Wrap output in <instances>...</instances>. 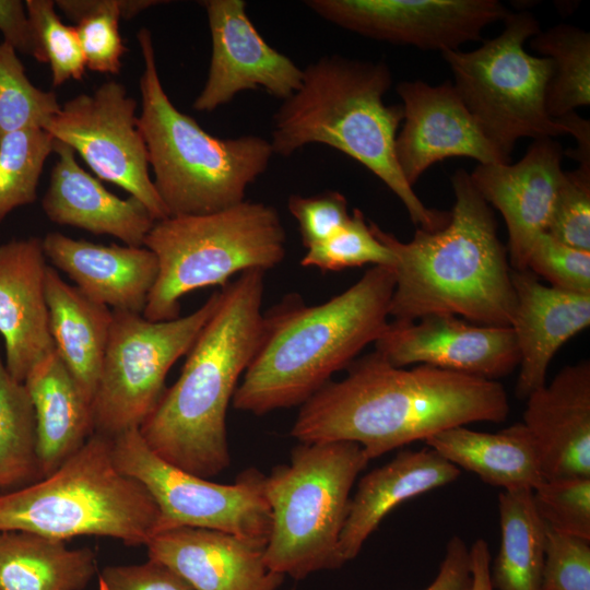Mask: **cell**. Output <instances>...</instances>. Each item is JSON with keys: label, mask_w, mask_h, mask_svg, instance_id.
I'll return each instance as SVG.
<instances>
[{"label": "cell", "mask_w": 590, "mask_h": 590, "mask_svg": "<svg viewBox=\"0 0 590 590\" xmlns=\"http://www.w3.org/2000/svg\"><path fill=\"white\" fill-rule=\"evenodd\" d=\"M461 470L429 447L400 451L365 474L351 497L340 535L343 565L354 559L382 519L398 505L456 481Z\"/></svg>", "instance_id": "obj_25"}, {"label": "cell", "mask_w": 590, "mask_h": 590, "mask_svg": "<svg viewBox=\"0 0 590 590\" xmlns=\"http://www.w3.org/2000/svg\"><path fill=\"white\" fill-rule=\"evenodd\" d=\"M527 270L544 278L552 287L590 295V251L565 245L546 232L535 238Z\"/></svg>", "instance_id": "obj_39"}, {"label": "cell", "mask_w": 590, "mask_h": 590, "mask_svg": "<svg viewBox=\"0 0 590 590\" xmlns=\"http://www.w3.org/2000/svg\"><path fill=\"white\" fill-rule=\"evenodd\" d=\"M98 590H194L162 563L106 566L98 574Z\"/></svg>", "instance_id": "obj_43"}, {"label": "cell", "mask_w": 590, "mask_h": 590, "mask_svg": "<svg viewBox=\"0 0 590 590\" xmlns=\"http://www.w3.org/2000/svg\"><path fill=\"white\" fill-rule=\"evenodd\" d=\"M113 455L118 469L142 483L154 498L161 512L158 531L203 528L268 542L271 509L266 475L259 470L240 472L233 484L209 481L161 459L139 429L113 437Z\"/></svg>", "instance_id": "obj_12"}, {"label": "cell", "mask_w": 590, "mask_h": 590, "mask_svg": "<svg viewBox=\"0 0 590 590\" xmlns=\"http://www.w3.org/2000/svg\"><path fill=\"white\" fill-rule=\"evenodd\" d=\"M394 284L392 268L374 266L326 303L307 306L290 296L263 314L261 339L233 406L263 415L304 404L380 337Z\"/></svg>", "instance_id": "obj_3"}, {"label": "cell", "mask_w": 590, "mask_h": 590, "mask_svg": "<svg viewBox=\"0 0 590 590\" xmlns=\"http://www.w3.org/2000/svg\"><path fill=\"white\" fill-rule=\"evenodd\" d=\"M46 259L92 302L142 314L158 273L157 258L144 246L94 244L52 232L43 238Z\"/></svg>", "instance_id": "obj_22"}, {"label": "cell", "mask_w": 590, "mask_h": 590, "mask_svg": "<svg viewBox=\"0 0 590 590\" xmlns=\"http://www.w3.org/2000/svg\"><path fill=\"white\" fill-rule=\"evenodd\" d=\"M138 40L144 62L138 128L168 215L209 214L245 201L274 155L270 141L252 134L221 139L203 130L165 93L151 32L142 27Z\"/></svg>", "instance_id": "obj_6"}, {"label": "cell", "mask_w": 590, "mask_h": 590, "mask_svg": "<svg viewBox=\"0 0 590 590\" xmlns=\"http://www.w3.org/2000/svg\"><path fill=\"white\" fill-rule=\"evenodd\" d=\"M25 7L35 42L33 57L49 63L52 85L59 86L70 79L81 80L86 64L76 31L61 21L55 1L26 0Z\"/></svg>", "instance_id": "obj_36"}, {"label": "cell", "mask_w": 590, "mask_h": 590, "mask_svg": "<svg viewBox=\"0 0 590 590\" xmlns=\"http://www.w3.org/2000/svg\"><path fill=\"white\" fill-rule=\"evenodd\" d=\"M97 574L95 552L40 534L0 531V590H83Z\"/></svg>", "instance_id": "obj_29"}, {"label": "cell", "mask_w": 590, "mask_h": 590, "mask_svg": "<svg viewBox=\"0 0 590 590\" xmlns=\"http://www.w3.org/2000/svg\"><path fill=\"white\" fill-rule=\"evenodd\" d=\"M160 0H57L55 4L71 21L90 70L117 74L127 51L119 33V20H129Z\"/></svg>", "instance_id": "obj_33"}, {"label": "cell", "mask_w": 590, "mask_h": 590, "mask_svg": "<svg viewBox=\"0 0 590 590\" xmlns=\"http://www.w3.org/2000/svg\"><path fill=\"white\" fill-rule=\"evenodd\" d=\"M264 273L249 270L222 287L180 376L139 427L156 456L204 479L231 463L226 413L261 339Z\"/></svg>", "instance_id": "obj_2"}, {"label": "cell", "mask_w": 590, "mask_h": 590, "mask_svg": "<svg viewBox=\"0 0 590 590\" xmlns=\"http://www.w3.org/2000/svg\"><path fill=\"white\" fill-rule=\"evenodd\" d=\"M471 590H494L491 581V553L484 539H477L469 548Z\"/></svg>", "instance_id": "obj_47"}, {"label": "cell", "mask_w": 590, "mask_h": 590, "mask_svg": "<svg viewBox=\"0 0 590 590\" xmlns=\"http://www.w3.org/2000/svg\"><path fill=\"white\" fill-rule=\"evenodd\" d=\"M392 251L373 234L363 212L353 209L350 220L327 240L307 249L303 267L339 271L364 264L394 266Z\"/></svg>", "instance_id": "obj_37"}, {"label": "cell", "mask_w": 590, "mask_h": 590, "mask_svg": "<svg viewBox=\"0 0 590 590\" xmlns=\"http://www.w3.org/2000/svg\"><path fill=\"white\" fill-rule=\"evenodd\" d=\"M391 365L418 364L495 380L519 366L510 327L470 322L449 314L389 321L374 343Z\"/></svg>", "instance_id": "obj_15"}, {"label": "cell", "mask_w": 590, "mask_h": 590, "mask_svg": "<svg viewBox=\"0 0 590 590\" xmlns=\"http://www.w3.org/2000/svg\"><path fill=\"white\" fill-rule=\"evenodd\" d=\"M292 590H295V589H292Z\"/></svg>", "instance_id": "obj_48"}, {"label": "cell", "mask_w": 590, "mask_h": 590, "mask_svg": "<svg viewBox=\"0 0 590 590\" xmlns=\"http://www.w3.org/2000/svg\"><path fill=\"white\" fill-rule=\"evenodd\" d=\"M526 400L522 423L544 480L590 477V363L565 366Z\"/></svg>", "instance_id": "obj_21"}, {"label": "cell", "mask_w": 590, "mask_h": 590, "mask_svg": "<svg viewBox=\"0 0 590 590\" xmlns=\"http://www.w3.org/2000/svg\"><path fill=\"white\" fill-rule=\"evenodd\" d=\"M47 267L40 238L0 245V335L5 367L20 382L56 351L45 294Z\"/></svg>", "instance_id": "obj_20"}, {"label": "cell", "mask_w": 590, "mask_h": 590, "mask_svg": "<svg viewBox=\"0 0 590 590\" xmlns=\"http://www.w3.org/2000/svg\"><path fill=\"white\" fill-rule=\"evenodd\" d=\"M137 102L117 81L66 102L46 127L68 144L96 176L140 200L155 221L168 217L149 174V155L138 128Z\"/></svg>", "instance_id": "obj_13"}, {"label": "cell", "mask_w": 590, "mask_h": 590, "mask_svg": "<svg viewBox=\"0 0 590 590\" xmlns=\"http://www.w3.org/2000/svg\"><path fill=\"white\" fill-rule=\"evenodd\" d=\"M424 590H471L469 548L460 536L449 539L439 570Z\"/></svg>", "instance_id": "obj_44"}, {"label": "cell", "mask_w": 590, "mask_h": 590, "mask_svg": "<svg viewBox=\"0 0 590 590\" xmlns=\"http://www.w3.org/2000/svg\"><path fill=\"white\" fill-rule=\"evenodd\" d=\"M540 590H590V540L546 526Z\"/></svg>", "instance_id": "obj_41"}, {"label": "cell", "mask_w": 590, "mask_h": 590, "mask_svg": "<svg viewBox=\"0 0 590 590\" xmlns=\"http://www.w3.org/2000/svg\"><path fill=\"white\" fill-rule=\"evenodd\" d=\"M57 161L42 200L46 216L59 225L110 235L127 246L141 247L156 222L137 198L120 199L84 170L71 146L55 140Z\"/></svg>", "instance_id": "obj_24"}, {"label": "cell", "mask_w": 590, "mask_h": 590, "mask_svg": "<svg viewBox=\"0 0 590 590\" xmlns=\"http://www.w3.org/2000/svg\"><path fill=\"white\" fill-rule=\"evenodd\" d=\"M0 32L15 51L34 56L35 42L25 1L0 0Z\"/></svg>", "instance_id": "obj_45"}, {"label": "cell", "mask_w": 590, "mask_h": 590, "mask_svg": "<svg viewBox=\"0 0 590 590\" xmlns=\"http://www.w3.org/2000/svg\"><path fill=\"white\" fill-rule=\"evenodd\" d=\"M532 495L548 528L590 540V477L544 480Z\"/></svg>", "instance_id": "obj_38"}, {"label": "cell", "mask_w": 590, "mask_h": 590, "mask_svg": "<svg viewBox=\"0 0 590 590\" xmlns=\"http://www.w3.org/2000/svg\"><path fill=\"white\" fill-rule=\"evenodd\" d=\"M286 233L276 209L243 201L202 215L156 221L143 246L154 252L158 273L142 316L151 321L179 317L180 299L249 270L267 271L286 252Z\"/></svg>", "instance_id": "obj_8"}, {"label": "cell", "mask_w": 590, "mask_h": 590, "mask_svg": "<svg viewBox=\"0 0 590 590\" xmlns=\"http://www.w3.org/2000/svg\"><path fill=\"white\" fill-rule=\"evenodd\" d=\"M546 233L565 245L590 251V169L565 172Z\"/></svg>", "instance_id": "obj_40"}, {"label": "cell", "mask_w": 590, "mask_h": 590, "mask_svg": "<svg viewBox=\"0 0 590 590\" xmlns=\"http://www.w3.org/2000/svg\"><path fill=\"white\" fill-rule=\"evenodd\" d=\"M160 519L145 486L116 465L113 438L98 433L49 475L0 492V531L61 541L98 535L139 546L158 531Z\"/></svg>", "instance_id": "obj_7"}, {"label": "cell", "mask_w": 590, "mask_h": 590, "mask_svg": "<svg viewBox=\"0 0 590 590\" xmlns=\"http://www.w3.org/2000/svg\"><path fill=\"white\" fill-rule=\"evenodd\" d=\"M45 294L55 350L92 403L101 374L113 310L85 297L48 266Z\"/></svg>", "instance_id": "obj_28"}, {"label": "cell", "mask_w": 590, "mask_h": 590, "mask_svg": "<svg viewBox=\"0 0 590 590\" xmlns=\"http://www.w3.org/2000/svg\"><path fill=\"white\" fill-rule=\"evenodd\" d=\"M287 206L298 223L302 243L307 249L327 240L351 217L347 201L339 191L293 194L288 198Z\"/></svg>", "instance_id": "obj_42"}, {"label": "cell", "mask_w": 590, "mask_h": 590, "mask_svg": "<svg viewBox=\"0 0 590 590\" xmlns=\"http://www.w3.org/2000/svg\"><path fill=\"white\" fill-rule=\"evenodd\" d=\"M368 462L356 442H299L288 464L266 475L271 529L264 562L270 570L303 579L343 566L339 541L350 494Z\"/></svg>", "instance_id": "obj_9"}, {"label": "cell", "mask_w": 590, "mask_h": 590, "mask_svg": "<svg viewBox=\"0 0 590 590\" xmlns=\"http://www.w3.org/2000/svg\"><path fill=\"white\" fill-rule=\"evenodd\" d=\"M563 154L560 144L553 138L539 139L519 162L479 164L470 174L481 197L505 220L512 270H527L535 238L546 232L565 176Z\"/></svg>", "instance_id": "obj_18"}, {"label": "cell", "mask_w": 590, "mask_h": 590, "mask_svg": "<svg viewBox=\"0 0 590 590\" xmlns=\"http://www.w3.org/2000/svg\"><path fill=\"white\" fill-rule=\"evenodd\" d=\"M60 108L57 95L36 87L16 51L0 43V139L22 129H46Z\"/></svg>", "instance_id": "obj_35"}, {"label": "cell", "mask_w": 590, "mask_h": 590, "mask_svg": "<svg viewBox=\"0 0 590 590\" xmlns=\"http://www.w3.org/2000/svg\"><path fill=\"white\" fill-rule=\"evenodd\" d=\"M397 93L402 101L403 126L396 137L394 153L410 186L447 157L465 156L480 164L510 163L484 135L450 81L439 85L403 81L397 85Z\"/></svg>", "instance_id": "obj_17"}, {"label": "cell", "mask_w": 590, "mask_h": 590, "mask_svg": "<svg viewBox=\"0 0 590 590\" xmlns=\"http://www.w3.org/2000/svg\"><path fill=\"white\" fill-rule=\"evenodd\" d=\"M391 84V72L382 61L320 57L303 70L300 87L273 115L270 144L283 157L315 143L339 150L377 176L400 199L415 225L438 231L449 222L450 212L427 208L396 160L403 109L384 102Z\"/></svg>", "instance_id": "obj_5"}, {"label": "cell", "mask_w": 590, "mask_h": 590, "mask_svg": "<svg viewBox=\"0 0 590 590\" xmlns=\"http://www.w3.org/2000/svg\"><path fill=\"white\" fill-rule=\"evenodd\" d=\"M145 546L149 559L164 564L194 590H278L284 580L268 568L262 540L175 527L156 532Z\"/></svg>", "instance_id": "obj_19"}, {"label": "cell", "mask_w": 590, "mask_h": 590, "mask_svg": "<svg viewBox=\"0 0 590 590\" xmlns=\"http://www.w3.org/2000/svg\"><path fill=\"white\" fill-rule=\"evenodd\" d=\"M219 300L220 291L190 315L166 321L113 310L92 401L94 433L113 438L139 429L163 396L169 369L189 352Z\"/></svg>", "instance_id": "obj_11"}, {"label": "cell", "mask_w": 590, "mask_h": 590, "mask_svg": "<svg viewBox=\"0 0 590 590\" xmlns=\"http://www.w3.org/2000/svg\"><path fill=\"white\" fill-rule=\"evenodd\" d=\"M304 4L341 28L424 50H458L510 12L497 0H307Z\"/></svg>", "instance_id": "obj_14"}, {"label": "cell", "mask_w": 590, "mask_h": 590, "mask_svg": "<svg viewBox=\"0 0 590 590\" xmlns=\"http://www.w3.org/2000/svg\"><path fill=\"white\" fill-rule=\"evenodd\" d=\"M54 137L42 128H27L0 139V223L15 209L33 203Z\"/></svg>", "instance_id": "obj_34"}, {"label": "cell", "mask_w": 590, "mask_h": 590, "mask_svg": "<svg viewBox=\"0 0 590 590\" xmlns=\"http://www.w3.org/2000/svg\"><path fill=\"white\" fill-rule=\"evenodd\" d=\"M451 182L455 204L441 229L417 228L412 240L403 243L369 223L396 259L389 318L414 321L449 314L477 324L509 327L516 295L493 211L467 170L458 169Z\"/></svg>", "instance_id": "obj_4"}, {"label": "cell", "mask_w": 590, "mask_h": 590, "mask_svg": "<svg viewBox=\"0 0 590 590\" xmlns=\"http://www.w3.org/2000/svg\"><path fill=\"white\" fill-rule=\"evenodd\" d=\"M346 369L300 405L292 437L356 442L371 460L445 429L502 423L509 414L507 392L496 380L428 365L396 367L376 351Z\"/></svg>", "instance_id": "obj_1"}, {"label": "cell", "mask_w": 590, "mask_h": 590, "mask_svg": "<svg viewBox=\"0 0 590 590\" xmlns=\"http://www.w3.org/2000/svg\"><path fill=\"white\" fill-rule=\"evenodd\" d=\"M212 42L208 78L192 107L213 111L238 93L262 87L286 99L302 84L303 70L271 47L247 15L244 0H206Z\"/></svg>", "instance_id": "obj_16"}, {"label": "cell", "mask_w": 590, "mask_h": 590, "mask_svg": "<svg viewBox=\"0 0 590 590\" xmlns=\"http://www.w3.org/2000/svg\"><path fill=\"white\" fill-rule=\"evenodd\" d=\"M42 479L34 408L24 382L10 375L0 353V492Z\"/></svg>", "instance_id": "obj_31"}, {"label": "cell", "mask_w": 590, "mask_h": 590, "mask_svg": "<svg viewBox=\"0 0 590 590\" xmlns=\"http://www.w3.org/2000/svg\"><path fill=\"white\" fill-rule=\"evenodd\" d=\"M532 49L553 61L545 107L557 119L590 104V34L559 24L531 37Z\"/></svg>", "instance_id": "obj_32"}, {"label": "cell", "mask_w": 590, "mask_h": 590, "mask_svg": "<svg viewBox=\"0 0 590 590\" xmlns=\"http://www.w3.org/2000/svg\"><path fill=\"white\" fill-rule=\"evenodd\" d=\"M567 130L577 140V149L570 150V157L579 162V167L590 169V123L575 111L568 113L557 118Z\"/></svg>", "instance_id": "obj_46"}, {"label": "cell", "mask_w": 590, "mask_h": 590, "mask_svg": "<svg viewBox=\"0 0 590 590\" xmlns=\"http://www.w3.org/2000/svg\"><path fill=\"white\" fill-rule=\"evenodd\" d=\"M516 306L510 322L519 355L516 394L526 400L544 386L557 350L590 324V295L543 285L529 270H511Z\"/></svg>", "instance_id": "obj_23"}, {"label": "cell", "mask_w": 590, "mask_h": 590, "mask_svg": "<svg viewBox=\"0 0 590 590\" xmlns=\"http://www.w3.org/2000/svg\"><path fill=\"white\" fill-rule=\"evenodd\" d=\"M504 30L472 51L441 52L453 86L487 140L507 158L521 138L533 140L567 133L545 107L553 61L527 52L524 43L540 32L529 12H510Z\"/></svg>", "instance_id": "obj_10"}, {"label": "cell", "mask_w": 590, "mask_h": 590, "mask_svg": "<svg viewBox=\"0 0 590 590\" xmlns=\"http://www.w3.org/2000/svg\"><path fill=\"white\" fill-rule=\"evenodd\" d=\"M424 442L460 470L503 491H533L544 481L534 441L522 422L497 433L456 426Z\"/></svg>", "instance_id": "obj_27"}, {"label": "cell", "mask_w": 590, "mask_h": 590, "mask_svg": "<svg viewBox=\"0 0 590 590\" xmlns=\"http://www.w3.org/2000/svg\"><path fill=\"white\" fill-rule=\"evenodd\" d=\"M24 385L34 408L37 452L45 477L94 434L92 403L56 351L31 369Z\"/></svg>", "instance_id": "obj_26"}, {"label": "cell", "mask_w": 590, "mask_h": 590, "mask_svg": "<svg viewBox=\"0 0 590 590\" xmlns=\"http://www.w3.org/2000/svg\"><path fill=\"white\" fill-rule=\"evenodd\" d=\"M500 544L491 567L494 590H540L546 524L538 514L532 491L498 495Z\"/></svg>", "instance_id": "obj_30"}]
</instances>
